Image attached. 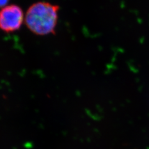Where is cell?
Instances as JSON below:
<instances>
[{
    "instance_id": "obj_1",
    "label": "cell",
    "mask_w": 149,
    "mask_h": 149,
    "mask_svg": "<svg viewBox=\"0 0 149 149\" xmlns=\"http://www.w3.org/2000/svg\"><path fill=\"white\" fill-rule=\"evenodd\" d=\"M60 6L46 1L34 3L28 8L24 22L31 32L39 36L55 34Z\"/></svg>"
},
{
    "instance_id": "obj_2",
    "label": "cell",
    "mask_w": 149,
    "mask_h": 149,
    "mask_svg": "<svg viewBox=\"0 0 149 149\" xmlns=\"http://www.w3.org/2000/svg\"><path fill=\"white\" fill-rule=\"evenodd\" d=\"M24 14L17 4H8L0 10V30L11 33L20 29L24 21Z\"/></svg>"
},
{
    "instance_id": "obj_3",
    "label": "cell",
    "mask_w": 149,
    "mask_h": 149,
    "mask_svg": "<svg viewBox=\"0 0 149 149\" xmlns=\"http://www.w3.org/2000/svg\"><path fill=\"white\" fill-rule=\"evenodd\" d=\"M9 0H0V8H3L8 5Z\"/></svg>"
}]
</instances>
